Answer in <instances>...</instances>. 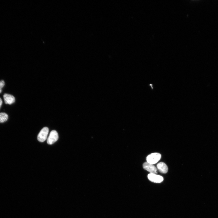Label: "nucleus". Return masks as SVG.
Segmentation results:
<instances>
[{
    "label": "nucleus",
    "mask_w": 218,
    "mask_h": 218,
    "mask_svg": "<svg viewBox=\"0 0 218 218\" xmlns=\"http://www.w3.org/2000/svg\"><path fill=\"white\" fill-rule=\"evenodd\" d=\"M161 157L160 154L158 153H154L148 155L146 157V160L147 162L154 164L157 162Z\"/></svg>",
    "instance_id": "f257e3e1"
},
{
    "label": "nucleus",
    "mask_w": 218,
    "mask_h": 218,
    "mask_svg": "<svg viewBox=\"0 0 218 218\" xmlns=\"http://www.w3.org/2000/svg\"><path fill=\"white\" fill-rule=\"evenodd\" d=\"M157 166L160 172L163 173H167L168 168L167 165L164 162H160L158 163Z\"/></svg>",
    "instance_id": "0eeeda50"
},
{
    "label": "nucleus",
    "mask_w": 218,
    "mask_h": 218,
    "mask_svg": "<svg viewBox=\"0 0 218 218\" xmlns=\"http://www.w3.org/2000/svg\"><path fill=\"white\" fill-rule=\"evenodd\" d=\"M8 118V115L5 112L0 113V123H4L6 121Z\"/></svg>",
    "instance_id": "6e6552de"
},
{
    "label": "nucleus",
    "mask_w": 218,
    "mask_h": 218,
    "mask_svg": "<svg viewBox=\"0 0 218 218\" xmlns=\"http://www.w3.org/2000/svg\"><path fill=\"white\" fill-rule=\"evenodd\" d=\"M147 177L150 181L155 183H161L164 180L162 176L155 174L150 173L148 174Z\"/></svg>",
    "instance_id": "20e7f679"
},
{
    "label": "nucleus",
    "mask_w": 218,
    "mask_h": 218,
    "mask_svg": "<svg viewBox=\"0 0 218 218\" xmlns=\"http://www.w3.org/2000/svg\"><path fill=\"white\" fill-rule=\"evenodd\" d=\"M2 104V99L0 97V108Z\"/></svg>",
    "instance_id": "9d476101"
},
{
    "label": "nucleus",
    "mask_w": 218,
    "mask_h": 218,
    "mask_svg": "<svg viewBox=\"0 0 218 218\" xmlns=\"http://www.w3.org/2000/svg\"><path fill=\"white\" fill-rule=\"evenodd\" d=\"M49 132L48 128L47 127L43 128L40 131L37 136V139L40 142L44 141L47 139Z\"/></svg>",
    "instance_id": "f03ea898"
},
{
    "label": "nucleus",
    "mask_w": 218,
    "mask_h": 218,
    "mask_svg": "<svg viewBox=\"0 0 218 218\" xmlns=\"http://www.w3.org/2000/svg\"><path fill=\"white\" fill-rule=\"evenodd\" d=\"M58 138L57 132L55 130H52L50 132L47 140L48 144L51 145L56 141Z\"/></svg>",
    "instance_id": "7ed1b4c3"
},
{
    "label": "nucleus",
    "mask_w": 218,
    "mask_h": 218,
    "mask_svg": "<svg viewBox=\"0 0 218 218\" xmlns=\"http://www.w3.org/2000/svg\"><path fill=\"white\" fill-rule=\"evenodd\" d=\"M3 97L5 103L6 104H11L15 102V97L12 95L5 93L4 94Z\"/></svg>",
    "instance_id": "423d86ee"
},
{
    "label": "nucleus",
    "mask_w": 218,
    "mask_h": 218,
    "mask_svg": "<svg viewBox=\"0 0 218 218\" xmlns=\"http://www.w3.org/2000/svg\"><path fill=\"white\" fill-rule=\"evenodd\" d=\"M5 85V81L3 80L0 81V93L2 91V89Z\"/></svg>",
    "instance_id": "1a4fd4ad"
},
{
    "label": "nucleus",
    "mask_w": 218,
    "mask_h": 218,
    "mask_svg": "<svg viewBox=\"0 0 218 218\" xmlns=\"http://www.w3.org/2000/svg\"><path fill=\"white\" fill-rule=\"evenodd\" d=\"M143 166L144 169L150 173L155 174L157 173V169L153 164L145 162L143 164Z\"/></svg>",
    "instance_id": "39448f33"
}]
</instances>
